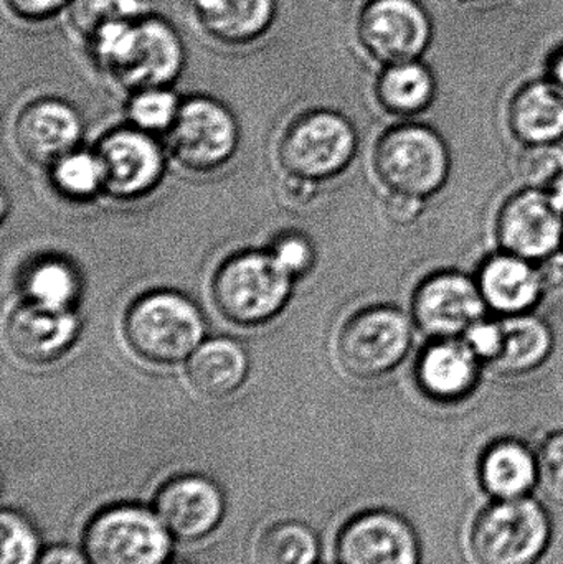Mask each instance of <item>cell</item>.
Instances as JSON below:
<instances>
[{"mask_svg":"<svg viewBox=\"0 0 563 564\" xmlns=\"http://www.w3.org/2000/svg\"><path fill=\"white\" fill-rule=\"evenodd\" d=\"M148 13V0H72L66 9L69 26L86 45L102 30Z\"/></svg>","mask_w":563,"mask_h":564,"instance_id":"26","label":"cell"},{"mask_svg":"<svg viewBox=\"0 0 563 564\" xmlns=\"http://www.w3.org/2000/svg\"><path fill=\"white\" fill-rule=\"evenodd\" d=\"M485 365L463 338L432 340L415 364V380L430 400L455 404L475 393Z\"/></svg>","mask_w":563,"mask_h":564,"instance_id":"18","label":"cell"},{"mask_svg":"<svg viewBox=\"0 0 563 564\" xmlns=\"http://www.w3.org/2000/svg\"><path fill=\"white\" fill-rule=\"evenodd\" d=\"M82 134L78 112L65 101L35 99L19 112L13 139L20 154L35 165H55L75 149Z\"/></svg>","mask_w":563,"mask_h":564,"instance_id":"15","label":"cell"},{"mask_svg":"<svg viewBox=\"0 0 563 564\" xmlns=\"http://www.w3.org/2000/svg\"><path fill=\"white\" fill-rule=\"evenodd\" d=\"M501 354L489 370L505 378L524 377L539 370L554 351L551 327L531 312L501 317Z\"/></svg>","mask_w":563,"mask_h":564,"instance_id":"22","label":"cell"},{"mask_svg":"<svg viewBox=\"0 0 563 564\" xmlns=\"http://www.w3.org/2000/svg\"><path fill=\"white\" fill-rule=\"evenodd\" d=\"M86 46L95 65L132 93L167 88L185 65V46L177 30L152 13L109 26Z\"/></svg>","mask_w":563,"mask_h":564,"instance_id":"1","label":"cell"},{"mask_svg":"<svg viewBox=\"0 0 563 564\" xmlns=\"http://www.w3.org/2000/svg\"><path fill=\"white\" fill-rule=\"evenodd\" d=\"M486 312L476 280L458 271L430 274L420 281L410 301L413 325L432 340L462 338Z\"/></svg>","mask_w":563,"mask_h":564,"instance_id":"10","label":"cell"},{"mask_svg":"<svg viewBox=\"0 0 563 564\" xmlns=\"http://www.w3.org/2000/svg\"><path fill=\"white\" fill-rule=\"evenodd\" d=\"M356 151V131L344 116L311 111L291 122L284 132L280 162L290 177L317 184L346 171Z\"/></svg>","mask_w":563,"mask_h":564,"instance_id":"7","label":"cell"},{"mask_svg":"<svg viewBox=\"0 0 563 564\" xmlns=\"http://www.w3.org/2000/svg\"><path fill=\"white\" fill-rule=\"evenodd\" d=\"M479 482L495 499H518L538 484V454L516 440H499L479 459Z\"/></svg>","mask_w":563,"mask_h":564,"instance_id":"24","label":"cell"},{"mask_svg":"<svg viewBox=\"0 0 563 564\" xmlns=\"http://www.w3.org/2000/svg\"><path fill=\"white\" fill-rule=\"evenodd\" d=\"M99 164L105 191L119 200L144 197L159 184L164 171L158 144L144 132L119 129L99 142Z\"/></svg>","mask_w":563,"mask_h":564,"instance_id":"14","label":"cell"},{"mask_svg":"<svg viewBox=\"0 0 563 564\" xmlns=\"http://www.w3.org/2000/svg\"><path fill=\"white\" fill-rule=\"evenodd\" d=\"M340 564H419L415 530L387 510H369L344 525L337 536Z\"/></svg>","mask_w":563,"mask_h":564,"instance_id":"13","label":"cell"},{"mask_svg":"<svg viewBox=\"0 0 563 564\" xmlns=\"http://www.w3.org/2000/svg\"><path fill=\"white\" fill-rule=\"evenodd\" d=\"M271 254L291 278L306 273L314 260L310 241L306 238L297 237V235L280 238Z\"/></svg>","mask_w":563,"mask_h":564,"instance_id":"35","label":"cell"},{"mask_svg":"<svg viewBox=\"0 0 563 564\" xmlns=\"http://www.w3.org/2000/svg\"><path fill=\"white\" fill-rule=\"evenodd\" d=\"M10 350L26 364L58 360L78 334V321L68 308L23 302L10 312L6 328Z\"/></svg>","mask_w":563,"mask_h":564,"instance_id":"17","label":"cell"},{"mask_svg":"<svg viewBox=\"0 0 563 564\" xmlns=\"http://www.w3.org/2000/svg\"><path fill=\"white\" fill-rule=\"evenodd\" d=\"M516 175L526 188L548 191L563 175L562 145H522L516 159Z\"/></svg>","mask_w":563,"mask_h":564,"instance_id":"30","label":"cell"},{"mask_svg":"<svg viewBox=\"0 0 563 564\" xmlns=\"http://www.w3.org/2000/svg\"><path fill=\"white\" fill-rule=\"evenodd\" d=\"M52 167L56 191L72 200H88L105 188V175L96 154L69 152Z\"/></svg>","mask_w":563,"mask_h":564,"instance_id":"29","label":"cell"},{"mask_svg":"<svg viewBox=\"0 0 563 564\" xmlns=\"http://www.w3.org/2000/svg\"><path fill=\"white\" fill-rule=\"evenodd\" d=\"M83 546L89 564H164L169 555L162 522L131 506L98 513L86 527Z\"/></svg>","mask_w":563,"mask_h":564,"instance_id":"8","label":"cell"},{"mask_svg":"<svg viewBox=\"0 0 563 564\" xmlns=\"http://www.w3.org/2000/svg\"><path fill=\"white\" fill-rule=\"evenodd\" d=\"M551 533L541 503L529 497L496 499L473 519L468 549L476 564H538Z\"/></svg>","mask_w":563,"mask_h":564,"instance_id":"2","label":"cell"},{"mask_svg":"<svg viewBox=\"0 0 563 564\" xmlns=\"http://www.w3.org/2000/svg\"><path fill=\"white\" fill-rule=\"evenodd\" d=\"M435 83L423 66L413 62L389 65L377 83V99L390 115L412 118L429 108Z\"/></svg>","mask_w":563,"mask_h":564,"instance_id":"25","label":"cell"},{"mask_svg":"<svg viewBox=\"0 0 563 564\" xmlns=\"http://www.w3.org/2000/svg\"><path fill=\"white\" fill-rule=\"evenodd\" d=\"M2 564H36L39 536L15 512L2 513Z\"/></svg>","mask_w":563,"mask_h":564,"instance_id":"32","label":"cell"},{"mask_svg":"<svg viewBox=\"0 0 563 564\" xmlns=\"http://www.w3.org/2000/svg\"><path fill=\"white\" fill-rule=\"evenodd\" d=\"M316 556V536L297 522L268 527L255 545L257 564H313Z\"/></svg>","mask_w":563,"mask_h":564,"instance_id":"27","label":"cell"},{"mask_svg":"<svg viewBox=\"0 0 563 564\" xmlns=\"http://www.w3.org/2000/svg\"><path fill=\"white\" fill-rule=\"evenodd\" d=\"M26 301L46 307L68 308L78 294L75 271L58 260H43L30 268L23 280Z\"/></svg>","mask_w":563,"mask_h":564,"instance_id":"28","label":"cell"},{"mask_svg":"<svg viewBox=\"0 0 563 564\" xmlns=\"http://www.w3.org/2000/svg\"><path fill=\"white\" fill-rule=\"evenodd\" d=\"M425 204V200L409 195L389 194L386 200V215L392 224L407 227L422 217Z\"/></svg>","mask_w":563,"mask_h":564,"instance_id":"38","label":"cell"},{"mask_svg":"<svg viewBox=\"0 0 563 564\" xmlns=\"http://www.w3.org/2000/svg\"><path fill=\"white\" fill-rule=\"evenodd\" d=\"M412 318L390 305H372L350 315L336 340L344 373L354 380L387 377L405 361L413 344Z\"/></svg>","mask_w":563,"mask_h":564,"instance_id":"5","label":"cell"},{"mask_svg":"<svg viewBox=\"0 0 563 564\" xmlns=\"http://www.w3.org/2000/svg\"><path fill=\"white\" fill-rule=\"evenodd\" d=\"M512 138L522 145L555 144L563 139V89L534 83L512 98L508 111Z\"/></svg>","mask_w":563,"mask_h":564,"instance_id":"21","label":"cell"},{"mask_svg":"<svg viewBox=\"0 0 563 564\" xmlns=\"http://www.w3.org/2000/svg\"><path fill=\"white\" fill-rule=\"evenodd\" d=\"M197 29L215 43L245 46L263 39L277 20V0H188Z\"/></svg>","mask_w":563,"mask_h":564,"instance_id":"19","label":"cell"},{"mask_svg":"<svg viewBox=\"0 0 563 564\" xmlns=\"http://www.w3.org/2000/svg\"><path fill=\"white\" fill-rule=\"evenodd\" d=\"M124 335L142 360L174 365L197 350L204 335V318L184 295L152 292L139 297L126 312Z\"/></svg>","mask_w":563,"mask_h":564,"instance_id":"4","label":"cell"},{"mask_svg":"<svg viewBox=\"0 0 563 564\" xmlns=\"http://www.w3.org/2000/svg\"><path fill=\"white\" fill-rule=\"evenodd\" d=\"M496 241L505 253L539 263L563 245V215L544 191L526 188L499 208Z\"/></svg>","mask_w":563,"mask_h":564,"instance_id":"11","label":"cell"},{"mask_svg":"<svg viewBox=\"0 0 563 564\" xmlns=\"http://www.w3.org/2000/svg\"><path fill=\"white\" fill-rule=\"evenodd\" d=\"M360 43L387 63L412 62L429 40V20L413 0H370L357 22Z\"/></svg>","mask_w":563,"mask_h":564,"instance_id":"12","label":"cell"},{"mask_svg":"<svg viewBox=\"0 0 563 564\" xmlns=\"http://www.w3.org/2000/svg\"><path fill=\"white\" fill-rule=\"evenodd\" d=\"M72 0H3L7 10L25 23H42L68 9Z\"/></svg>","mask_w":563,"mask_h":564,"instance_id":"36","label":"cell"},{"mask_svg":"<svg viewBox=\"0 0 563 564\" xmlns=\"http://www.w3.org/2000/svg\"><path fill=\"white\" fill-rule=\"evenodd\" d=\"M538 484L552 502L563 506V431L545 437L538 453Z\"/></svg>","mask_w":563,"mask_h":564,"instance_id":"33","label":"cell"},{"mask_svg":"<svg viewBox=\"0 0 563 564\" xmlns=\"http://www.w3.org/2000/svg\"><path fill=\"white\" fill-rule=\"evenodd\" d=\"M373 172L389 194L429 200L443 191L452 171L448 145L426 126L402 124L380 135Z\"/></svg>","mask_w":563,"mask_h":564,"instance_id":"3","label":"cell"},{"mask_svg":"<svg viewBox=\"0 0 563 564\" xmlns=\"http://www.w3.org/2000/svg\"><path fill=\"white\" fill-rule=\"evenodd\" d=\"M554 207L563 215V175L545 191Z\"/></svg>","mask_w":563,"mask_h":564,"instance_id":"41","label":"cell"},{"mask_svg":"<svg viewBox=\"0 0 563 564\" xmlns=\"http://www.w3.org/2000/svg\"><path fill=\"white\" fill-rule=\"evenodd\" d=\"M177 98L167 88H149L132 93L129 118L141 131L169 129L177 116Z\"/></svg>","mask_w":563,"mask_h":564,"instance_id":"31","label":"cell"},{"mask_svg":"<svg viewBox=\"0 0 563 564\" xmlns=\"http://www.w3.org/2000/svg\"><path fill=\"white\" fill-rule=\"evenodd\" d=\"M463 341L472 348L485 367H491L498 360L502 348V321L492 318H479L463 334Z\"/></svg>","mask_w":563,"mask_h":564,"instance_id":"34","label":"cell"},{"mask_svg":"<svg viewBox=\"0 0 563 564\" xmlns=\"http://www.w3.org/2000/svg\"><path fill=\"white\" fill-rule=\"evenodd\" d=\"M291 280L273 254H234L215 271L212 299L231 324L257 327L280 314L290 299Z\"/></svg>","mask_w":563,"mask_h":564,"instance_id":"6","label":"cell"},{"mask_svg":"<svg viewBox=\"0 0 563 564\" xmlns=\"http://www.w3.org/2000/svg\"><path fill=\"white\" fill-rule=\"evenodd\" d=\"M169 149L175 161L192 172L221 167L235 152L238 128L231 112L215 99H187L169 128Z\"/></svg>","mask_w":563,"mask_h":564,"instance_id":"9","label":"cell"},{"mask_svg":"<svg viewBox=\"0 0 563 564\" xmlns=\"http://www.w3.org/2000/svg\"><path fill=\"white\" fill-rule=\"evenodd\" d=\"M554 83L563 89V55L559 56L554 65Z\"/></svg>","mask_w":563,"mask_h":564,"instance_id":"42","label":"cell"},{"mask_svg":"<svg viewBox=\"0 0 563 564\" xmlns=\"http://www.w3.org/2000/svg\"><path fill=\"white\" fill-rule=\"evenodd\" d=\"M538 273L541 282L542 302H563V253L555 251L551 257L539 261Z\"/></svg>","mask_w":563,"mask_h":564,"instance_id":"37","label":"cell"},{"mask_svg":"<svg viewBox=\"0 0 563 564\" xmlns=\"http://www.w3.org/2000/svg\"><path fill=\"white\" fill-rule=\"evenodd\" d=\"M475 280L486 307L499 317L529 314L542 302L538 264L505 251L486 258Z\"/></svg>","mask_w":563,"mask_h":564,"instance_id":"20","label":"cell"},{"mask_svg":"<svg viewBox=\"0 0 563 564\" xmlns=\"http://www.w3.org/2000/svg\"><path fill=\"white\" fill-rule=\"evenodd\" d=\"M248 367V357L240 344L217 338L198 345L188 358V383L202 397L221 400L243 384Z\"/></svg>","mask_w":563,"mask_h":564,"instance_id":"23","label":"cell"},{"mask_svg":"<svg viewBox=\"0 0 563 564\" xmlns=\"http://www.w3.org/2000/svg\"><path fill=\"white\" fill-rule=\"evenodd\" d=\"M36 564H89L85 556L68 546L48 550Z\"/></svg>","mask_w":563,"mask_h":564,"instance_id":"40","label":"cell"},{"mask_svg":"<svg viewBox=\"0 0 563 564\" xmlns=\"http://www.w3.org/2000/svg\"><path fill=\"white\" fill-rule=\"evenodd\" d=\"M288 200L293 204L304 205L316 194V182L304 181V178L290 177L284 184Z\"/></svg>","mask_w":563,"mask_h":564,"instance_id":"39","label":"cell"},{"mask_svg":"<svg viewBox=\"0 0 563 564\" xmlns=\"http://www.w3.org/2000/svg\"><path fill=\"white\" fill-rule=\"evenodd\" d=\"M155 510L172 536L195 542L217 529L224 516V497L205 477L181 476L161 487Z\"/></svg>","mask_w":563,"mask_h":564,"instance_id":"16","label":"cell"}]
</instances>
